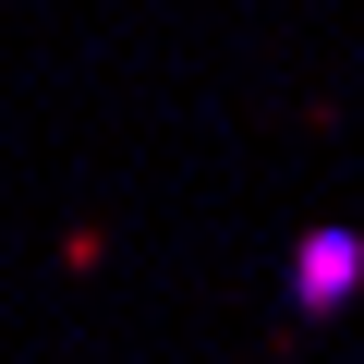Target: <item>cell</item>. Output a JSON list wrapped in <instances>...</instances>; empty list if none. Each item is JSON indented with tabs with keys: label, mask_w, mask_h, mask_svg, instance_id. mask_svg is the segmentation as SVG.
I'll return each mask as SVG.
<instances>
[{
	"label": "cell",
	"mask_w": 364,
	"mask_h": 364,
	"mask_svg": "<svg viewBox=\"0 0 364 364\" xmlns=\"http://www.w3.org/2000/svg\"><path fill=\"white\" fill-rule=\"evenodd\" d=\"M340 291H364V243H352V231H316V243H304V267H291V304H304V316H328Z\"/></svg>",
	"instance_id": "1"
}]
</instances>
